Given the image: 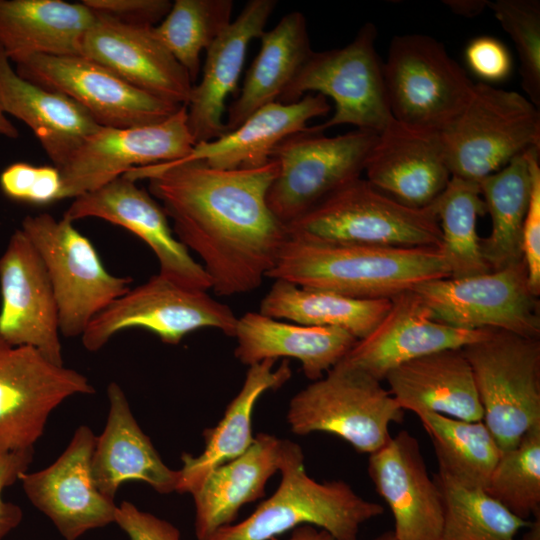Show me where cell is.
<instances>
[{
	"instance_id": "obj_20",
	"label": "cell",
	"mask_w": 540,
	"mask_h": 540,
	"mask_svg": "<svg viewBox=\"0 0 540 540\" xmlns=\"http://www.w3.org/2000/svg\"><path fill=\"white\" fill-rule=\"evenodd\" d=\"M491 329L466 330L441 323L410 289L391 298L380 323L357 340L340 362L382 382L401 364L441 350L463 348L488 336Z\"/></svg>"
},
{
	"instance_id": "obj_14",
	"label": "cell",
	"mask_w": 540,
	"mask_h": 540,
	"mask_svg": "<svg viewBox=\"0 0 540 540\" xmlns=\"http://www.w3.org/2000/svg\"><path fill=\"white\" fill-rule=\"evenodd\" d=\"M94 392L82 373L0 338V454L34 449L60 404Z\"/></svg>"
},
{
	"instance_id": "obj_52",
	"label": "cell",
	"mask_w": 540,
	"mask_h": 540,
	"mask_svg": "<svg viewBox=\"0 0 540 540\" xmlns=\"http://www.w3.org/2000/svg\"><path fill=\"white\" fill-rule=\"evenodd\" d=\"M372 540H396L392 530L391 531H386L380 535H378L377 537H375L374 539Z\"/></svg>"
},
{
	"instance_id": "obj_45",
	"label": "cell",
	"mask_w": 540,
	"mask_h": 540,
	"mask_svg": "<svg viewBox=\"0 0 540 540\" xmlns=\"http://www.w3.org/2000/svg\"><path fill=\"white\" fill-rule=\"evenodd\" d=\"M96 13L107 15L121 23L153 27L171 9L169 0H82Z\"/></svg>"
},
{
	"instance_id": "obj_22",
	"label": "cell",
	"mask_w": 540,
	"mask_h": 540,
	"mask_svg": "<svg viewBox=\"0 0 540 540\" xmlns=\"http://www.w3.org/2000/svg\"><path fill=\"white\" fill-rule=\"evenodd\" d=\"M81 55L132 86L178 105H187L193 83L187 71L157 39L153 27L121 23L96 13Z\"/></svg>"
},
{
	"instance_id": "obj_33",
	"label": "cell",
	"mask_w": 540,
	"mask_h": 540,
	"mask_svg": "<svg viewBox=\"0 0 540 540\" xmlns=\"http://www.w3.org/2000/svg\"><path fill=\"white\" fill-rule=\"evenodd\" d=\"M259 38L260 50L246 73L238 98L227 109L226 133L238 128L261 107L278 102L313 52L306 18L298 11L283 16Z\"/></svg>"
},
{
	"instance_id": "obj_27",
	"label": "cell",
	"mask_w": 540,
	"mask_h": 540,
	"mask_svg": "<svg viewBox=\"0 0 540 540\" xmlns=\"http://www.w3.org/2000/svg\"><path fill=\"white\" fill-rule=\"evenodd\" d=\"M384 380L404 411L483 421L473 372L462 348L445 349L408 361L391 370Z\"/></svg>"
},
{
	"instance_id": "obj_1",
	"label": "cell",
	"mask_w": 540,
	"mask_h": 540,
	"mask_svg": "<svg viewBox=\"0 0 540 540\" xmlns=\"http://www.w3.org/2000/svg\"><path fill=\"white\" fill-rule=\"evenodd\" d=\"M278 173L271 159L248 169H215L201 161L135 167L123 176L148 180L173 232L195 252L220 296L257 289L289 237L271 211L267 194Z\"/></svg>"
},
{
	"instance_id": "obj_44",
	"label": "cell",
	"mask_w": 540,
	"mask_h": 540,
	"mask_svg": "<svg viewBox=\"0 0 540 540\" xmlns=\"http://www.w3.org/2000/svg\"><path fill=\"white\" fill-rule=\"evenodd\" d=\"M465 59L471 71L487 84L507 79L513 67L507 47L492 36L472 39L465 48Z\"/></svg>"
},
{
	"instance_id": "obj_4",
	"label": "cell",
	"mask_w": 540,
	"mask_h": 540,
	"mask_svg": "<svg viewBox=\"0 0 540 540\" xmlns=\"http://www.w3.org/2000/svg\"><path fill=\"white\" fill-rule=\"evenodd\" d=\"M290 235L333 242L392 247H441L430 206H406L356 178L287 225Z\"/></svg>"
},
{
	"instance_id": "obj_25",
	"label": "cell",
	"mask_w": 540,
	"mask_h": 540,
	"mask_svg": "<svg viewBox=\"0 0 540 540\" xmlns=\"http://www.w3.org/2000/svg\"><path fill=\"white\" fill-rule=\"evenodd\" d=\"M107 398L106 424L96 437L91 458L92 475L98 490L115 500L121 484L139 481L160 494L176 492L178 470L163 462L135 419L119 384L111 382L108 385Z\"/></svg>"
},
{
	"instance_id": "obj_31",
	"label": "cell",
	"mask_w": 540,
	"mask_h": 540,
	"mask_svg": "<svg viewBox=\"0 0 540 540\" xmlns=\"http://www.w3.org/2000/svg\"><path fill=\"white\" fill-rule=\"evenodd\" d=\"M95 20L82 2L0 0V46L13 63L31 55H81Z\"/></svg>"
},
{
	"instance_id": "obj_2",
	"label": "cell",
	"mask_w": 540,
	"mask_h": 540,
	"mask_svg": "<svg viewBox=\"0 0 540 540\" xmlns=\"http://www.w3.org/2000/svg\"><path fill=\"white\" fill-rule=\"evenodd\" d=\"M450 276L440 248L333 243L289 234L267 277L356 299H391Z\"/></svg>"
},
{
	"instance_id": "obj_10",
	"label": "cell",
	"mask_w": 540,
	"mask_h": 540,
	"mask_svg": "<svg viewBox=\"0 0 540 540\" xmlns=\"http://www.w3.org/2000/svg\"><path fill=\"white\" fill-rule=\"evenodd\" d=\"M20 229L46 267L61 335L81 337L96 315L131 288L132 278L110 274L90 240L64 217L29 215Z\"/></svg>"
},
{
	"instance_id": "obj_37",
	"label": "cell",
	"mask_w": 540,
	"mask_h": 540,
	"mask_svg": "<svg viewBox=\"0 0 540 540\" xmlns=\"http://www.w3.org/2000/svg\"><path fill=\"white\" fill-rule=\"evenodd\" d=\"M441 229V251L452 278L492 271L482 256L476 221L484 216L485 202L479 182L451 177L445 190L431 204Z\"/></svg>"
},
{
	"instance_id": "obj_13",
	"label": "cell",
	"mask_w": 540,
	"mask_h": 540,
	"mask_svg": "<svg viewBox=\"0 0 540 540\" xmlns=\"http://www.w3.org/2000/svg\"><path fill=\"white\" fill-rule=\"evenodd\" d=\"M413 290L433 319L466 330L492 328L539 339L540 303L528 284L524 260L463 278H439Z\"/></svg>"
},
{
	"instance_id": "obj_35",
	"label": "cell",
	"mask_w": 540,
	"mask_h": 540,
	"mask_svg": "<svg viewBox=\"0 0 540 540\" xmlns=\"http://www.w3.org/2000/svg\"><path fill=\"white\" fill-rule=\"evenodd\" d=\"M536 149L514 157L504 167L479 181L486 211L492 221L489 236L480 238V248L492 271L523 260L522 231L532 181L530 156Z\"/></svg>"
},
{
	"instance_id": "obj_23",
	"label": "cell",
	"mask_w": 540,
	"mask_h": 540,
	"mask_svg": "<svg viewBox=\"0 0 540 540\" xmlns=\"http://www.w3.org/2000/svg\"><path fill=\"white\" fill-rule=\"evenodd\" d=\"M364 171L372 186L413 208L430 206L452 177L439 133L393 118L378 134Z\"/></svg>"
},
{
	"instance_id": "obj_21",
	"label": "cell",
	"mask_w": 540,
	"mask_h": 540,
	"mask_svg": "<svg viewBox=\"0 0 540 540\" xmlns=\"http://www.w3.org/2000/svg\"><path fill=\"white\" fill-rule=\"evenodd\" d=\"M368 474L393 515L396 540H440L442 494L413 435L403 430L369 454Z\"/></svg>"
},
{
	"instance_id": "obj_24",
	"label": "cell",
	"mask_w": 540,
	"mask_h": 540,
	"mask_svg": "<svg viewBox=\"0 0 540 540\" xmlns=\"http://www.w3.org/2000/svg\"><path fill=\"white\" fill-rule=\"evenodd\" d=\"M275 0H250L239 16L206 50L200 82L193 85L187 108V126L195 145L226 133L225 101L237 86L251 40L265 31Z\"/></svg>"
},
{
	"instance_id": "obj_36",
	"label": "cell",
	"mask_w": 540,
	"mask_h": 540,
	"mask_svg": "<svg viewBox=\"0 0 540 540\" xmlns=\"http://www.w3.org/2000/svg\"><path fill=\"white\" fill-rule=\"evenodd\" d=\"M416 415L434 446L438 471L463 485L485 489L502 451L484 422L432 412Z\"/></svg>"
},
{
	"instance_id": "obj_39",
	"label": "cell",
	"mask_w": 540,
	"mask_h": 540,
	"mask_svg": "<svg viewBox=\"0 0 540 540\" xmlns=\"http://www.w3.org/2000/svg\"><path fill=\"white\" fill-rule=\"evenodd\" d=\"M232 0H176L159 25L157 39L187 71L192 83L200 71V54L230 25Z\"/></svg>"
},
{
	"instance_id": "obj_9",
	"label": "cell",
	"mask_w": 540,
	"mask_h": 540,
	"mask_svg": "<svg viewBox=\"0 0 540 540\" xmlns=\"http://www.w3.org/2000/svg\"><path fill=\"white\" fill-rule=\"evenodd\" d=\"M376 39L377 28L369 22L345 47L313 51L278 102L294 103L307 92H317L333 100L335 111L315 129L353 125L379 134L392 117Z\"/></svg>"
},
{
	"instance_id": "obj_47",
	"label": "cell",
	"mask_w": 540,
	"mask_h": 540,
	"mask_svg": "<svg viewBox=\"0 0 540 540\" xmlns=\"http://www.w3.org/2000/svg\"><path fill=\"white\" fill-rule=\"evenodd\" d=\"M34 449L0 454V540H3L22 521V509L3 499V491L13 485L21 474L28 471Z\"/></svg>"
},
{
	"instance_id": "obj_43",
	"label": "cell",
	"mask_w": 540,
	"mask_h": 540,
	"mask_svg": "<svg viewBox=\"0 0 540 540\" xmlns=\"http://www.w3.org/2000/svg\"><path fill=\"white\" fill-rule=\"evenodd\" d=\"M539 151L530 156L531 193L523 224L522 252L528 274V284L535 296L540 295V165Z\"/></svg>"
},
{
	"instance_id": "obj_8",
	"label": "cell",
	"mask_w": 540,
	"mask_h": 540,
	"mask_svg": "<svg viewBox=\"0 0 540 540\" xmlns=\"http://www.w3.org/2000/svg\"><path fill=\"white\" fill-rule=\"evenodd\" d=\"M383 75L391 117L435 132L459 115L475 87L445 46L424 34L393 37Z\"/></svg>"
},
{
	"instance_id": "obj_3",
	"label": "cell",
	"mask_w": 540,
	"mask_h": 540,
	"mask_svg": "<svg viewBox=\"0 0 540 540\" xmlns=\"http://www.w3.org/2000/svg\"><path fill=\"white\" fill-rule=\"evenodd\" d=\"M276 491L248 517L220 528L207 540H270L301 525H313L336 540H358L361 526L383 514L342 480L318 482L305 469L302 448L284 440Z\"/></svg>"
},
{
	"instance_id": "obj_46",
	"label": "cell",
	"mask_w": 540,
	"mask_h": 540,
	"mask_svg": "<svg viewBox=\"0 0 540 540\" xmlns=\"http://www.w3.org/2000/svg\"><path fill=\"white\" fill-rule=\"evenodd\" d=\"M115 523L129 540H181L179 529L172 523L142 511L128 501L117 506Z\"/></svg>"
},
{
	"instance_id": "obj_41",
	"label": "cell",
	"mask_w": 540,
	"mask_h": 540,
	"mask_svg": "<svg viewBox=\"0 0 540 540\" xmlns=\"http://www.w3.org/2000/svg\"><path fill=\"white\" fill-rule=\"evenodd\" d=\"M488 7L514 42L526 97L540 108V1L496 0Z\"/></svg>"
},
{
	"instance_id": "obj_50",
	"label": "cell",
	"mask_w": 540,
	"mask_h": 540,
	"mask_svg": "<svg viewBox=\"0 0 540 540\" xmlns=\"http://www.w3.org/2000/svg\"><path fill=\"white\" fill-rule=\"evenodd\" d=\"M0 135L16 139L19 136L18 129L7 118V115L2 110L0 105Z\"/></svg>"
},
{
	"instance_id": "obj_18",
	"label": "cell",
	"mask_w": 540,
	"mask_h": 540,
	"mask_svg": "<svg viewBox=\"0 0 540 540\" xmlns=\"http://www.w3.org/2000/svg\"><path fill=\"white\" fill-rule=\"evenodd\" d=\"M0 338L29 346L64 365L59 313L46 267L21 229L11 235L0 257Z\"/></svg>"
},
{
	"instance_id": "obj_12",
	"label": "cell",
	"mask_w": 540,
	"mask_h": 540,
	"mask_svg": "<svg viewBox=\"0 0 540 540\" xmlns=\"http://www.w3.org/2000/svg\"><path fill=\"white\" fill-rule=\"evenodd\" d=\"M238 317L207 291L187 288L157 274L130 288L96 315L81 335L84 348L96 352L120 331L142 328L167 344H178L201 328L233 337Z\"/></svg>"
},
{
	"instance_id": "obj_30",
	"label": "cell",
	"mask_w": 540,
	"mask_h": 540,
	"mask_svg": "<svg viewBox=\"0 0 540 540\" xmlns=\"http://www.w3.org/2000/svg\"><path fill=\"white\" fill-rule=\"evenodd\" d=\"M283 443L271 434L258 433L243 454L206 476L191 494L197 540H207L220 528L235 523L244 505L264 496L266 483L279 471Z\"/></svg>"
},
{
	"instance_id": "obj_29",
	"label": "cell",
	"mask_w": 540,
	"mask_h": 540,
	"mask_svg": "<svg viewBox=\"0 0 540 540\" xmlns=\"http://www.w3.org/2000/svg\"><path fill=\"white\" fill-rule=\"evenodd\" d=\"M330 108L327 98L317 93L294 103L267 104L235 130L194 145L186 157L174 162L201 161L221 170L263 166L283 139L305 130L311 119L328 114Z\"/></svg>"
},
{
	"instance_id": "obj_5",
	"label": "cell",
	"mask_w": 540,
	"mask_h": 540,
	"mask_svg": "<svg viewBox=\"0 0 540 540\" xmlns=\"http://www.w3.org/2000/svg\"><path fill=\"white\" fill-rule=\"evenodd\" d=\"M438 133L451 176L479 182L514 157L540 149V112L516 91L475 83L464 109Z\"/></svg>"
},
{
	"instance_id": "obj_49",
	"label": "cell",
	"mask_w": 540,
	"mask_h": 540,
	"mask_svg": "<svg viewBox=\"0 0 540 540\" xmlns=\"http://www.w3.org/2000/svg\"><path fill=\"white\" fill-rule=\"evenodd\" d=\"M448 7L454 12L466 17H474L480 14L486 7L489 1L487 0H447L444 1Z\"/></svg>"
},
{
	"instance_id": "obj_17",
	"label": "cell",
	"mask_w": 540,
	"mask_h": 540,
	"mask_svg": "<svg viewBox=\"0 0 540 540\" xmlns=\"http://www.w3.org/2000/svg\"><path fill=\"white\" fill-rule=\"evenodd\" d=\"M96 437L90 427L80 425L52 464L19 477L28 500L65 540L115 523L118 505L98 490L92 475Z\"/></svg>"
},
{
	"instance_id": "obj_48",
	"label": "cell",
	"mask_w": 540,
	"mask_h": 540,
	"mask_svg": "<svg viewBox=\"0 0 540 540\" xmlns=\"http://www.w3.org/2000/svg\"><path fill=\"white\" fill-rule=\"evenodd\" d=\"M270 540H336L329 532L313 525H301L290 531L286 539L279 537Z\"/></svg>"
},
{
	"instance_id": "obj_32",
	"label": "cell",
	"mask_w": 540,
	"mask_h": 540,
	"mask_svg": "<svg viewBox=\"0 0 540 540\" xmlns=\"http://www.w3.org/2000/svg\"><path fill=\"white\" fill-rule=\"evenodd\" d=\"M276 360L267 359L249 366L239 393L227 406L218 424L206 429L204 449L194 456L184 453L178 470L176 492L192 494L218 466L243 454L253 443L252 413L259 397L283 386L291 377L289 361L274 369Z\"/></svg>"
},
{
	"instance_id": "obj_16",
	"label": "cell",
	"mask_w": 540,
	"mask_h": 540,
	"mask_svg": "<svg viewBox=\"0 0 540 540\" xmlns=\"http://www.w3.org/2000/svg\"><path fill=\"white\" fill-rule=\"evenodd\" d=\"M194 145L186 105L151 125L101 126L58 168L62 198L75 199L94 191L135 167L183 159Z\"/></svg>"
},
{
	"instance_id": "obj_51",
	"label": "cell",
	"mask_w": 540,
	"mask_h": 540,
	"mask_svg": "<svg viewBox=\"0 0 540 540\" xmlns=\"http://www.w3.org/2000/svg\"><path fill=\"white\" fill-rule=\"evenodd\" d=\"M520 540H540V518L532 521L528 531Z\"/></svg>"
},
{
	"instance_id": "obj_26",
	"label": "cell",
	"mask_w": 540,
	"mask_h": 540,
	"mask_svg": "<svg viewBox=\"0 0 540 540\" xmlns=\"http://www.w3.org/2000/svg\"><path fill=\"white\" fill-rule=\"evenodd\" d=\"M0 105L32 130L57 168L101 127L72 98L19 76L1 46Z\"/></svg>"
},
{
	"instance_id": "obj_42",
	"label": "cell",
	"mask_w": 540,
	"mask_h": 540,
	"mask_svg": "<svg viewBox=\"0 0 540 540\" xmlns=\"http://www.w3.org/2000/svg\"><path fill=\"white\" fill-rule=\"evenodd\" d=\"M0 187L9 198L46 205L62 198V179L57 167L17 162L0 174Z\"/></svg>"
},
{
	"instance_id": "obj_40",
	"label": "cell",
	"mask_w": 540,
	"mask_h": 540,
	"mask_svg": "<svg viewBox=\"0 0 540 540\" xmlns=\"http://www.w3.org/2000/svg\"><path fill=\"white\" fill-rule=\"evenodd\" d=\"M517 517L540 515V426L529 430L511 449L502 451L484 489Z\"/></svg>"
},
{
	"instance_id": "obj_11",
	"label": "cell",
	"mask_w": 540,
	"mask_h": 540,
	"mask_svg": "<svg viewBox=\"0 0 540 540\" xmlns=\"http://www.w3.org/2000/svg\"><path fill=\"white\" fill-rule=\"evenodd\" d=\"M377 138L378 134L359 129L329 137L307 127L283 139L271 154L278 164L267 194L273 214L287 226L359 178Z\"/></svg>"
},
{
	"instance_id": "obj_15",
	"label": "cell",
	"mask_w": 540,
	"mask_h": 540,
	"mask_svg": "<svg viewBox=\"0 0 540 540\" xmlns=\"http://www.w3.org/2000/svg\"><path fill=\"white\" fill-rule=\"evenodd\" d=\"M14 63L19 76L72 98L103 127L159 123L183 106L132 86L82 55H31Z\"/></svg>"
},
{
	"instance_id": "obj_28",
	"label": "cell",
	"mask_w": 540,
	"mask_h": 540,
	"mask_svg": "<svg viewBox=\"0 0 540 540\" xmlns=\"http://www.w3.org/2000/svg\"><path fill=\"white\" fill-rule=\"evenodd\" d=\"M233 337L241 363L251 366L267 359L293 358L311 381L323 377L357 341L342 328L287 323L260 312L238 317Z\"/></svg>"
},
{
	"instance_id": "obj_7",
	"label": "cell",
	"mask_w": 540,
	"mask_h": 540,
	"mask_svg": "<svg viewBox=\"0 0 540 540\" xmlns=\"http://www.w3.org/2000/svg\"><path fill=\"white\" fill-rule=\"evenodd\" d=\"M483 408V422L501 451L540 426V341L499 329L462 348Z\"/></svg>"
},
{
	"instance_id": "obj_6",
	"label": "cell",
	"mask_w": 540,
	"mask_h": 540,
	"mask_svg": "<svg viewBox=\"0 0 540 540\" xmlns=\"http://www.w3.org/2000/svg\"><path fill=\"white\" fill-rule=\"evenodd\" d=\"M404 413L381 381L339 362L292 397L286 419L294 434H333L369 455L388 442L389 426Z\"/></svg>"
},
{
	"instance_id": "obj_38",
	"label": "cell",
	"mask_w": 540,
	"mask_h": 540,
	"mask_svg": "<svg viewBox=\"0 0 540 540\" xmlns=\"http://www.w3.org/2000/svg\"><path fill=\"white\" fill-rule=\"evenodd\" d=\"M444 518L440 540H519L517 533L532 521L523 520L484 489L463 485L438 471Z\"/></svg>"
},
{
	"instance_id": "obj_34",
	"label": "cell",
	"mask_w": 540,
	"mask_h": 540,
	"mask_svg": "<svg viewBox=\"0 0 540 540\" xmlns=\"http://www.w3.org/2000/svg\"><path fill=\"white\" fill-rule=\"evenodd\" d=\"M390 306L388 298L356 299L278 279L262 298L259 312L306 326L342 328L359 340L374 330Z\"/></svg>"
},
{
	"instance_id": "obj_19",
	"label": "cell",
	"mask_w": 540,
	"mask_h": 540,
	"mask_svg": "<svg viewBox=\"0 0 540 540\" xmlns=\"http://www.w3.org/2000/svg\"><path fill=\"white\" fill-rule=\"evenodd\" d=\"M63 217L71 222L94 217L121 226L151 248L159 275L187 288L211 289L208 274L177 239L161 205L123 175L75 198Z\"/></svg>"
}]
</instances>
